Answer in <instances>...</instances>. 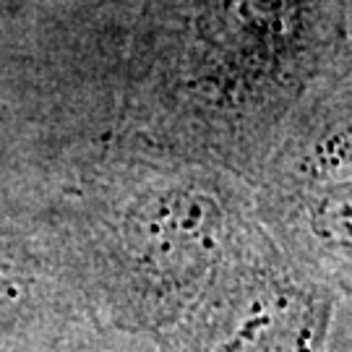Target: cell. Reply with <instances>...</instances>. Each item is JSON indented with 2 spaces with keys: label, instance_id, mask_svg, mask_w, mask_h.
Masks as SVG:
<instances>
[{
  "label": "cell",
  "instance_id": "6da1fadb",
  "mask_svg": "<svg viewBox=\"0 0 352 352\" xmlns=\"http://www.w3.org/2000/svg\"><path fill=\"white\" fill-rule=\"evenodd\" d=\"M225 217L214 196L199 188L154 193L126 219L131 269L151 287L190 285L219 256Z\"/></svg>",
  "mask_w": 352,
  "mask_h": 352
},
{
  "label": "cell",
  "instance_id": "7a4b0ae2",
  "mask_svg": "<svg viewBox=\"0 0 352 352\" xmlns=\"http://www.w3.org/2000/svg\"><path fill=\"white\" fill-rule=\"evenodd\" d=\"M16 300H19L16 279H13L6 269H0V311H6V308L16 305Z\"/></svg>",
  "mask_w": 352,
  "mask_h": 352
}]
</instances>
